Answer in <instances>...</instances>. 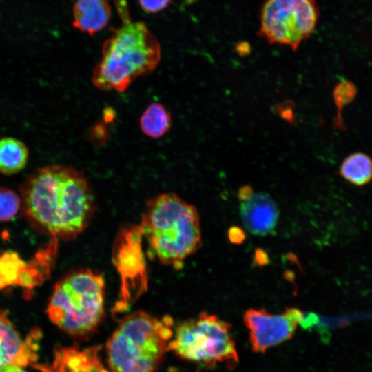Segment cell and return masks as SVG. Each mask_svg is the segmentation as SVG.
I'll list each match as a JSON object with an SVG mask.
<instances>
[{
	"label": "cell",
	"mask_w": 372,
	"mask_h": 372,
	"mask_svg": "<svg viewBox=\"0 0 372 372\" xmlns=\"http://www.w3.org/2000/svg\"><path fill=\"white\" fill-rule=\"evenodd\" d=\"M21 207V196L8 187L0 186V222L13 219Z\"/></svg>",
	"instance_id": "cell-19"
},
{
	"label": "cell",
	"mask_w": 372,
	"mask_h": 372,
	"mask_svg": "<svg viewBox=\"0 0 372 372\" xmlns=\"http://www.w3.org/2000/svg\"><path fill=\"white\" fill-rule=\"evenodd\" d=\"M172 320L138 311L121 319L106 343L112 372H156L172 335Z\"/></svg>",
	"instance_id": "cell-4"
},
{
	"label": "cell",
	"mask_w": 372,
	"mask_h": 372,
	"mask_svg": "<svg viewBox=\"0 0 372 372\" xmlns=\"http://www.w3.org/2000/svg\"><path fill=\"white\" fill-rule=\"evenodd\" d=\"M3 372H26L22 367L12 366L6 369Z\"/></svg>",
	"instance_id": "cell-24"
},
{
	"label": "cell",
	"mask_w": 372,
	"mask_h": 372,
	"mask_svg": "<svg viewBox=\"0 0 372 372\" xmlns=\"http://www.w3.org/2000/svg\"><path fill=\"white\" fill-rule=\"evenodd\" d=\"M339 172L348 183L364 186L372 180V159L362 152L351 154L344 159Z\"/></svg>",
	"instance_id": "cell-17"
},
{
	"label": "cell",
	"mask_w": 372,
	"mask_h": 372,
	"mask_svg": "<svg viewBox=\"0 0 372 372\" xmlns=\"http://www.w3.org/2000/svg\"><path fill=\"white\" fill-rule=\"evenodd\" d=\"M55 256L52 249L43 247L27 262L14 251H0V290L20 287L25 298L30 299L34 289L50 276Z\"/></svg>",
	"instance_id": "cell-9"
},
{
	"label": "cell",
	"mask_w": 372,
	"mask_h": 372,
	"mask_svg": "<svg viewBox=\"0 0 372 372\" xmlns=\"http://www.w3.org/2000/svg\"><path fill=\"white\" fill-rule=\"evenodd\" d=\"M141 8L148 12H156L164 9L170 0H138Z\"/></svg>",
	"instance_id": "cell-21"
},
{
	"label": "cell",
	"mask_w": 372,
	"mask_h": 372,
	"mask_svg": "<svg viewBox=\"0 0 372 372\" xmlns=\"http://www.w3.org/2000/svg\"><path fill=\"white\" fill-rule=\"evenodd\" d=\"M141 226L123 229L116 238L113 260L121 276L120 299L116 312H123L147 288L146 262Z\"/></svg>",
	"instance_id": "cell-8"
},
{
	"label": "cell",
	"mask_w": 372,
	"mask_h": 372,
	"mask_svg": "<svg viewBox=\"0 0 372 372\" xmlns=\"http://www.w3.org/2000/svg\"><path fill=\"white\" fill-rule=\"evenodd\" d=\"M172 122L171 114L166 107L160 103L154 102L141 114L139 125L145 136L156 139L169 131Z\"/></svg>",
	"instance_id": "cell-16"
},
{
	"label": "cell",
	"mask_w": 372,
	"mask_h": 372,
	"mask_svg": "<svg viewBox=\"0 0 372 372\" xmlns=\"http://www.w3.org/2000/svg\"><path fill=\"white\" fill-rule=\"evenodd\" d=\"M29 159V150L21 140L14 137L0 138V173L10 176L23 170Z\"/></svg>",
	"instance_id": "cell-15"
},
{
	"label": "cell",
	"mask_w": 372,
	"mask_h": 372,
	"mask_svg": "<svg viewBox=\"0 0 372 372\" xmlns=\"http://www.w3.org/2000/svg\"><path fill=\"white\" fill-rule=\"evenodd\" d=\"M242 237L243 235L240 230L238 231V229H236V230L231 229L229 234V238L231 241L238 242L239 241H241L242 240Z\"/></svg>",
	"instance_id": "cell-23"
},
{
	"label": "cell",
	"mask_w": 372,
	"mask_h": 372,
	"mask_svg": "<svg viewBox=\"0 0 372 372\" xmlns=\"http://www.w3.org/2000/svg\"><path fill=\"white\" fill-rule=\"evenodd\" d=\"M318 17L316 0H266L259 34L271 44L296 50L312 34Z\"/></svg>",
	"instance_id": "cell-7"
},
{
	"label": "cell",
	"mask_w": 372,
	"mask_h": 372,
	"mask_svg": "<svg viewBox=\"0 0 372 372\" xmlns=\"http://www.w3.org/2000/svg\"><path fill=\"white\" fill-rule=\"evenodd\" d=\"M240 202L242 222L248 231L261 236L274 231L279 212L276 203L268 194L253 193Z\"/></svg>",
	"instance_id": "cell-12"
},
{
	"label": "cell",
	"mask_w": 372,
	"mask_h": 372,
	"mask_svg": "<svg viewBox=\"0 0 372 372\" xmlns=\"http://www.w3.org/2000/svg\"><path fill=\"white\" fill-rule=\"evenodd\" d=\"M116 5L123 24L105 42L92 82L99 90L122 92L157 67L161 50L144 23L130 20L126 0H116Z\"/></svg>",
	"instance_id": "cell-2"
},
{
	"label": "cell",
	"mask_w": 372,
	"mask_h": 372,
	"mask_svg": "<svg viewBox=\"0 0 372 372\" xmlns=\"http://www.w3.org/2000/svg\"><path fill=\"white\" fill-rule=\"evenodd\" d=\"M99 349L60 347L55 349L50 363L33 362L30 365L41 372H108L98 358Z\"/></svg>",
	"instance_id": "cell-13"
},
{
	"label": "cell",
	"mask_w": 372,
	"mask_h": 372,
	"mask_svg": "<svg viewBox=\"0 0 372 372\" xmlns=\"http://www.w3.org/2000/svg\"><path fill=\"white\" fill-rule=\"evenodd\" d=\"M304 314L298 309L289 308L283 313L273 314L265 309H249L243 317L249 330V340L255 353L267 349L289 340Z\"/></svg>",
	"instance_id": "cell-10"
},
{
	"label": "cell",
	"mask_w": 372,
	"mask_h": 372,
	"mask_svg": "<svg viewBox=\"0 0 372 372\" xmlns=\"http://www.w3.org/2000/svg\"><path fill=\"white\" fill-rule=\"evenodd\" d=\"M295 104L292 101L287 100L282 103L275 105L272 110L275 114L280 116L291 125L296 123V117L293 113Z\"/></svg>",
	"instance_id": "cell-20"
},
{
	"label": "cell",
	"mask_w": 372,
	"mask_h": 372,
	"mask_svg": "<svg viewBox=\"0 0 372 372\" xmlns=\"http://www.w3.org/2000/svg\"><path fill=\"white\" fill-rule=\"evenodd\" d=\"M254 193L252 188L249 185L242 186L238 192V197L240 201L248 198Z\"/></svg>",
	"instance_id": "cell-22"
},
{
	"label": "cell",
	"mask_w": 372,
	"mask_h": 372,
	"mask_svg": "<svg viewBox=\"0 0 372 372\" xmlns=\"http://www.w3.org/2000/svg\"><path fill=\"white\" fill-rule=\"evenodd\" d=\"M167 351L209 368L218 363L233 364L238 360L230 325L205 312L178 325Z\"/></svg>",
	"instance_id": "cell-6"
},
{
	"label": "cell",
	"mask_w": 372,
	"mask_h": 372,
	"mask_svg": "<svg viewBox=\"0 0 372 372\" xmlns=\"http://www.w3.org/2000/svg\"><path fill=\"white\" fill-rule=\"evenodd\" d=\"M356 93L357 87L355 84L347 80L341 81L334 88L333 96L337 108V114L333 122L335 128L343 130L344 127L342 112L347 105L353 101Z\"/></svg>",
	"instance_id": "cell-18"
},
{
	"label": "cell",
	"mask_w": 372,
	"mask_h": 372,
	"mask_svg": "<svg viewBox=\"0 0 372 372\" xmlns=\"http://www.w3.org/2000/svg\"><path fill=\"white\" fill-rule=\"evenodd\" d=\"M105 280L99 273L80 269L54 285L46 309L50 321L61 331L84 339L96 331L104 316Z\"/></svg>",
	"instance_id": "cell-5"
},
{
	"label": "cell",
	"mask_w": 372,
	"mask_h": 372,
	"mask_svg": "<svg viewBox=\"0 0 372 372\" xmlns=\"http://www.w3.org/2000/svg\"><path fill=\"white\" fill-rule=\"evenodd\" d=\"M41 336V331L34 327L23 338L8 312L0 309V372L9 366L23 368L36 362Z\"/></svg>",
	"instance_id": "cell-11"
},
{
	"label": "cell",
	"mask_w": 372,
	"mask_h": 372,
	"mask_svg": "<svg viewBox=\"0 0 372 372\" xmlns=\"http://www.w3.org/2000/svg\"><path fill=\"white\" fill-rule=\"evenodd\" d=\"M24 215L51 238L72 239L87 226L94 198L83 174L61 165L40 167L20 187Z\"/></svg>",
	"instance_id": "cell-1"
},
{
	"label": "cell",
	"mask_w": 372,
	"mask_h": 372,
	"mask_svg": "<svg viewBox=\"0 0 372 372\" xmlns=\"http://www.w3.org/2000/svg\"><path fill=\"white\" fill-rule=\"evenodd\" d=\"M110 14L105 0H77L73 8V25L83 32L93 34L107 25Z\"/></svg>",
	"instance_id": "cell-14"
},
{
	"label": "cell",
	"mask_w": 372,
	"mask_h": 372,
	"mask_svg": "<svg viewBox=\"0 0 372 372\" xmlns=\"http://www.w3.org/2000/svg\"><path fill=\"white\" fill-rule=\"evenodd\" d=\"M140 226L150 255L176 269L201 244L196 209L174 193L149 199Z\"/></svg>",
	"instance_id": "cell-3"
}]
</instances>
